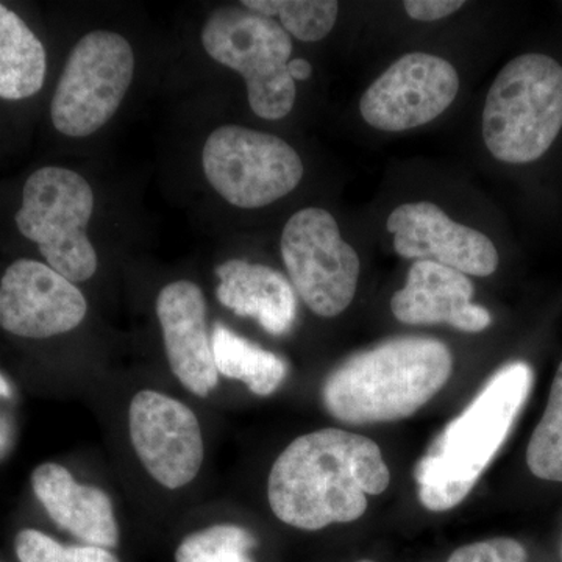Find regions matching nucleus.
<instances>
[{
  "mask_svg": "<svg viewBox=\"0 0 562 562\" xmlns=\"http://www.w3.org/2000/svg\"><path fill=\"white\" fill-rule=\"evenodd\" d=\"M379 443L338 428L294 439L272 464L268 498L281 522L303 531L360 519L368 495L390 486Z\"/></svg>",
  "mask_w": 562,
  "mask_h": 562,
  "instance_id": "f257e3e1",
  "label": "nucleus"
},
{
  "mask_svg": "<svg viewBox=\"0 0 562 562\" xmlns=\"http://www.w3.org/2000/svg\"><path fill=\"white\" fill-rule=\"evenodd\" d=\"M452 369V351L438 339H390L341 362L325 379L322 402L347 425L405 419L446 386Z\"/></svg>",
  "mask_w": 562,
  "mask_h": 562,
  "instance_id": "f03ea898",
  "label": "nucleus"
},
{
  "mask_svg": "<svg viewBox=\"0 0 562 562\" xmlns=\"http://www.w3.org/2000/svg\"><path fill=\"white\" fill-rule=\"evenodd\" d=\"M531 384L530 366L524 361L509 362L443 428L414 468L425 508L449 512L468 497L512 432Z\"/></svg>",
  "mask_w": 562,
  "mask_h": 562,
  "instance_id": "7ed1b4c3",
  "label": "nucleus"
},
{
  "mask_svg": "<svg viewBox=\"0 0 562 562\" xmlns=\"http://www.w3.org/2000/svg\"><path fill=\"white\" fill-rule=\"evenodd\" d=\"M562 128V66L543 54L514 58L498 72L483 110V139L497 160H539Z\"/></svg>",
  "mask_w": 562,
  "mask_h": 562,
  "instance_id": "20e7f679",
  "label": "nucleus"
},
{
  "mask_svg": "<svg viewBox=\"0 0 562 562\" xmlns=\"http://www.w3.org/2000/svg\"><path fill=\"white\" fill-rule=\"evenodd\" d=\"M202 44L214 61L241 74L249 105L262 120H283L295 103L288 72L292 40L280 22L246 7H221L202 29Z\"/></svg>",
  "mask_w": 562,
  "mask_h": 562,
  "instance_id": "39448f33",
  "label": "nucleus"
},
{
  "mask_svg": "<svg viewBox=\"0 0 562 562\" xmlns=\"http://www.w3.org/2000/svg\"><path fill=\"white\" fill-rule=\"evenodd\" d=\"M94 210V192L80 173L66 168H41L25 181L18 231L38 244L54 271L72 283L98 271V254L87 227Z\"/></svg>",
  "mask_w": 562,
  "mask_h": 562,
  "instance_id": "423d86ee",
  "label": "nucleus"
},
{
  "mask_svg": "<svg viewBox=\"0 0 562 562\" xmlns=\"http://www.w3.org/2000/svg\"><path fill=\"white\" fill-rule=\"evenodd\" d=\"M135 72L131 43L116 32L94 31L70 50L50 103L54 127L70 138L101 131L120 110Z\"/></svg>",
  "mask_w": 562,
  "mask_h": 562,
  "instance_id": "0eeeda50",
  "label": "nucleus"
},
{
  "mask_svg": "<svg viewBox=\"0 0 562 562\" xmlns=\"http://www.w3.org/2000/svg\"><path fill=\"white\" fill-rule=\"evenodd\" d=\"M202 165L211 187L233 206L246 210L280 201L303 177L301 157L286 140L239 125L211 133Z\"/></svg>",
  "mask_w": 562,
  "mask_h": 562,
  "instance_id": "6e6552de",
  "label": "nucleus"
},
{
  "mask_svg": "<svg viewBox=\"0 0 562 562\" xmlns=\"http://www.w3.org/2000/svg\"><path fill=\"white\" fill-rule=\"evenodd\" d=\"M281 257L292 288L321 317H336L357 294L361 262L344 241L335 217L322 209H303L284 225Z\"/></svg>",
  "mask_w": 562,
  "mask_h": 562,
  "instance_id": "1a4fd4ad",
  "label": "nucleus"
},
{
  "mask_svg": "<svg viewBox=\"0 0 562 562\" xmlns=\"http://www.w3.org/2000/svg\"><path fill=\"white\" fill-rule=\"evenodd\" d=\"M128 432L140 464L166 490H181L201 472V422L183 402L165 392L139 391L128 406Z\"/></svg>",
  "mask_w": 562,
  "mask_h": 562,
  "instance_id": "9d476101",
  "label": "nucleus"
},
{
  "mask_svg": "<svg viewBox=\"0 0 562 562\" xmlns=\"http://www.w3.org/2000/svg\"><path fill=\"white\" fill-rule=\"evenodd\" d=\"M460 76L438 55L406 54L392 63L361 95L362 120L383 132H405L428 124L452 105Z\"/></svg>",
  "mask_w": 562,
  "mask_h": 562,
  "instance_id": "9b49d317",
  "label": "nucleus"
},
{
  "mask_svg": "<svg viewBox=\"0 0 562 562\" xmlns=\"http://www.w3.org/2000/svg\"><path fill=\"white\" fill-rule=\"evenodd\" d=\"M87 313L79 288L44 262L22 258L0 280V327L11 335L54 338L76 330Z\"/></svg>",
  "mask_w": 562,
  "mask_h": 562,
  "instance_id": "f8f14e48",
  "label": "nucleus"
},
{
  "mask_svg": "<svg viewBox=\"0 0 562 562\" xmlns=\"http://www.w3.org/2000/svg\"><path fill=\"white\" fill-rule=\"evenodd\" d=\"M386 228L403 258L439 262L464 276L490 277L497 271L494 243L482 232L450 220L435 203H403L387 217Z\"/></svg>",
  "mask_w": 562,
  "mask_h": 562,
  "instance_id": "ddd939ff",
  "label": "nucleus"
},
{
  "mask_svg": "<svg viewBox=\"0 0 562 562\" xmlns=\"http://www.w3.org/2000/svg\"><path fill=\"white\" fill-rule=\"evenodd\" d=\"M162 341L169 368L191 394L209 397L220 384L206 325L205 295L198 284L173 281L157 299Z\"/></svg>",
  "mask_w": 562,
  "mask_h": 562,
  "instance_id": "4468645a",
  "label": "nucleus"
},
{
  "mask_svg": "<svg viewBox=\"0 0 562 562\" xmlns=\"http://www.w3.org/2000/svg\"><path fill=\"white\" fill-rule=\"evenodd\" d=\"M473 284L464 273L435 261H416L405 286L391 299L395 319L406 325H452L457 330L480 333L492 317L472 303Z\"/></svg>",
  "mask_w": 562,
  "mask_h": 562,
  "instance_id": "2eb2a0df",
  "label": "nucleus"
},
{
  "mask_svg": "<svg viewBox=\"0 0 562 562\" xmlns=\"http://www.w3.org/2000/svg\"><path fill=\"white\" fill-rule=\"evenodd\" d=\"M32 490L52 522L83 546L109 550L120 546L113 502L101 487L77 482L57 462H44L32 473Z\"/></svg>",
  "mask_w": 562,
  "mask_h": 562,
  "instance_id": "dca6fc26",
  "label": "nucleus"
},
{
  "mask_svg": "<svg viewBox=\"0 0 562 562\" xmlns=\"http://www.w3.org/2000/svg\"><path fill=\"white\" fill-rule=\"evenodd\" d=\"M217 301L239 317H250L269 335H286L297 319L291 281L268 266L228 260L216 268Z\"/></svg>",
  "mask_w": 562,
  "mask_h": 562,
  "instance_id": "f3484780",
  "label": "nucleus"
},
{
  "mask_svg": "<svg viewBox=\"0 0 562 562\" xmlns=\"http://www.w3.org/2000/svg\"><path fill=\"white\" fill-rule=\"evenodd\" d=\"M46 69L41 41L24 20L0 3V99L32 98L43 88Z\"/></svg>",
  "mask_w": 562,
  "mask_h": 562,
  "instance_id": "a211bd4d",
  "label": "nucleus"
},
{
  "mask_svg": "<svg viewBox=\"0 0 562 562\" xmlns=\"http://www.w3.org/2000/svg\"><path fill=\"white\" fill-rule=\"evenodd\" d=\"M211 347L220 375L238 380L255 395H272L286 379L288 364L283 358L247 341L221 322L213 325Z\"/></svg>",
  "mask_w": 562,
  "mask_h": 562,
  "instance_id": "6ab92c4d",
  "label": "nucleus"
},
{
  "mask_svg": "<svg viewBox=\"0 0 562 562\" xmlns=\"http://www.w3.org/2000/svg\"><path fill=\"white\" fill-rule=\"evenodd\" d=\"M258 539L236 524H214L181 539L176 562H257Z\"/></svg>",
  "mask_w": 562,
  "mask_h": 562,
  "instance_id": "aec40b11",
  "label": "nucleus"
},
{
  "mask_svg": "<svg viewBox=\"0 0 562 562\" xmlns=\"http://www.w3.org/2000/svg\"><path fill=\"white\" fill-rule=\"evenodd\" d=\"M243 7L266 18H279L281 27L303 43L324 40L338 20L335 0H244Z\"/></svg>",
  "mask_w": 562,
  "mask_h": 562,
  "instance_id": "412c9836",
  "label": "nucleus"
},
{
  "mask_svg": "<svg viewBox=\"0 0 562 562\" xmlns=\"http://www.w3.org/2000/svg\"><path fill=\"white\" fill-rule=\"evenodd\" d=\"M527 464L538 479L562 483V362L554 375L546 412L528 443Z\"/></svg>",
  "mask_w": 562,
  "mask_h": 562,
  "instance_id": "4be33fe9",
  "label": "nucleus"
},
{
  "mask_svg": "<svg viewBox=\"0 0 562 562\" xmlns=\"http://www.w3.org/2000/svg\"><path fill=\"white\" fill-rule=\"evenodd\" d=\"M14 553L20 562H122L114 550L83 543L68 546L33 528L18 532Z\"/></svg>",
  "mask_w": 562,
  "mask_h": 562,
  "instance_id": "5701e85b",
  "label": "nucleus"
},
{
  "mask_svg": "<svg viewBox=\"0 0 562 562\" xmlns=\"http://www.w3.org/2000/svg\"><path fill=\"white\" fill-rule=\"evenodd\" d=\"M527 550L522 543L512 538H495L461 547L450 554L447 562H527Z\"/></svg>",
  "mask_w": 562,
  "mask_h": 562,
  "instance_id": "b1692460",
  "label": "nucleus"
},
{
  "mask_svg": "<svg viewBox=\"0 0 562 562\" xmlns=\"http://www.w3.org/2000/svg\"><path fill=\"white\" fill-rule=\"evenodd\" d=\"M465 5L462 0H406L403 2L406 13L416 21H439L457 13Z\"/></svg>",
  "mask_w": 562,
  "mask_h": 562,
  "instance_id": "393cba45",
  "label": "nucleus"
},
{
  "mask_svg": "<svg viewBox=\"0 0 562 562\" xmlns=\"http://www.w3.org/2000/svg\"><path fill=\"white\" fill-rule=\"evenodd\" d=\"M288 72H290L292 80H308L313 74V66L305 58H292L288 63Z\"/></svg>",
  "mask_w": 562,
  "mask_h": 562,
  "instance_id": "a878e982",
  "label": "nucleus"
},
{
  "mask_svg": "<svg viewBox=\"0 0 562 562\" xmlns=\"http://www.w3.org/2000/svg\"><path fill=\"white\" fill-rule=\"evenodd\" d=\"M9 447V427L5 420H0V454L5 452Z\"/></svg>",
  "mask_w": 562,
  "mask_h": 562,
  "instance_id": "bb28decb",
  "label": "nucleus"
},
{
  "mask_svg": "<svg viewBox=\"0 0 562 562\" xmlns=\"http://www.w3.org/2000/svg\"><path fill=\"white\" fill-rule=\"evenodd\" d=\"M11 394H13V391H11L10 382L3 376V373L0 372V397L10 398Z\"/></svg>",
  "mask_w": 562,
  "mask_h": 562,
  "instance_id": "cd10ccee",
  "label": "nucleus"
}]
</instances>
